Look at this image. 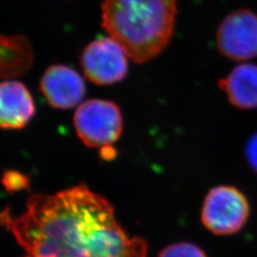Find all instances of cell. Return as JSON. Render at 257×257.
Segmentation results:
<instances>
[{
	"instance_id": "cell-1",
	"label": "cell",
	"mask_w": 257,
	"mask_h": 257,
	"mask_svg": "<svg viewBox=\"0 0 257 257\" xmlns=\"http://www.w3.org/2000/svg\"><path fill=\"white\" fill-rule=\"evenodd\" d=\"M1 222L22 248L39 257H146V242L128 237L108 200L85 185L28 199L18 217Z\"/></svg>"
},
{
	"instance_id": "cell-2",
	"label": "cell",
	"mask_w": 257,
	"mask_h": 257,
	"mask_svg": "<svg viewBox=\"0 0 257 257\" xmlns=\"http://www.w3.org/2000/svg\"><path fill=\"white\" fill-rule=\"evenodd\" d=\"M101 11L102 26L137 63L159 55L173 37L176 0H104Z\"/></svg>"
},
{
	"instance_id": "cell-3",
	"label": "cell",
	"mask_w": 257,
	"mask_h": 257,
	"mask_svg": "<svg viewBox=\"0 0 257 257\" xmlns=\"http://www.w3.org/2000/svg\"><path fill=\"white\" fill-rule=\"evenodd\" d=\"M246 195L232 186L211 189L203 204L201 220L208 230L216 235H231L246 225L249 217Z\"/></svg>"
},
{
	"instance_id": "cell-4",
	"label": "cell",
	"mask_w": 257,
	"mask_h": 257,
	"mask_svg": "<svg viewBox=\"0 0 257 257\" xmlns=\"http://www.w3.org/2000/svg\"><path fill=\"white\" fill-rule=\"evenodd\" d=\"M74 128L83 143L92 148L111 147L122 132L119 108L112 102L92 99L75 111Z\"/></svg>"
},
{
	"instance_id": "cell-5",
	"label": "cell",
	"mask_w": 257,
	"mask_h": 257,
	"mask_svg": "<svg viewBox=\"0 0 257 257\" xmlns=\"http://www.w3.org/2000/svg\"><path fill=\"white\" fill-rule=\"evenodd\" d=\"M127 54L111 37L91 42L81 55V65L86 77L96 85L119 82L128 74Z\"/></svg>"
},
{
	"instance_id": "cell-6",
	"label": "cell",
	"mask_w": 257,
	"mask_h": 257,
	"mask_svg": "<svg viewBox=\"0 0 257 257\" xmlns=\"http://www.w3.org/2000/svg\"><path fill=\"white\" fill-rule=\"evenodd\" d=\"M216 42L222 55L233 60L257 56V17L247 10L229 15L217 31Z\"/></svg>"
},
{
	"instance_id": "cell-7",
	"label": "cell",
	"mask_w": 257,
	"mask_h": 257,
	"mask_svg": "<svg viewBox=\"0 0 257 257\" xmlns=\"http://www.w3.org/2000/svg\"><path fill=\"white\" fill-rule=\"evenodd\" d=\"M40 88L51 106L63 110L77 105L86 92L82 77L64 65L48 68L41 78Z\"/></svg>"
},
{
	"instance_id": "cell-8",
	"label": "cell",
	"mask_w": 257,
	"mask_h": 257,
	"mask_svg": "<svg viewBox=\"0 0 257 257\" xmlns=\"http://www.w3.org/2000/svg\"><path fill=\"white\" fill-rule=\"evenodd\" d=\"M0 125L3 128H23L35 114V104L30 92L22 83L4 81L0 87Z\"/></svg>"
},
{
	"instance_id": "cell-9",
	"label": "cell",
	"mask_w": 257,
	"mask_h": 257,
	"mask_svg": "<svg viewBox=\"0 0 257 257\" xmlns=\"http://www.w3.org/2000/svg\"><path fill=\"white\" fill-rule=\"evenodd\" d=\"M221 90L229 101L241 110L257 108V66L242 64L235 67L219 80Z\"/></svg>"
},
{
	"instance_id": "cell-10",
	"label": "cell",
	"mask_w": 257,
	"mask_h": 257,
	"mask_svg": "<svg viewBox=\"0 0 257 257\" xmlns=\"http://www.w3.org/2000/svg\"><path fill=\"white\" fill-rule=\"evenodd\" d=\"M33 62V51L23 36H1V74L3 78L27 72Z\"/></svg>"
},
{
	"instance_id": "cell-11",
	"label": "cell",
	"mask_w": 257,
	"mask_h": 257,
	"mask_svg": "<svg viewBox=\"0 0 257 257\" xmlns=\"http://www.w3.org/2000/svg\"><path fill=\"white\" fill-rule=\"evenodd\" d=\"M158 257H208L202 248L198 246L181 242L168 246L161 250Z\"/></svg>"
},
{
	"instance_id": "cell-12",
	"label": "cell",
	"mask_w": 257,
	"mask_h": 257,
	"mask_svg": "<svg viewBox=\"0 0 257 257\" xmlns=\"http://www.w3.org/2000/svg\"><path fill=\"white\" fill-rule=\"evenodd\" d=\"M2 182L8 192H18L29 187V178L17 171H7L3 175Z\"/></svg>"
},
{
	"instance_id": "cell-13",
	"label": "cell",
	"mask_w": 257,
	"mask_h": 257,
	"mask_svg": "<svg viewBox=\"0 0 257 257\" xmlns=\"http://www.w3.org/2000/svg\"><path fill=\"white\" fill-rule=\"evenodd\" d=\"M245 153L248 164L257 173V133L248 139Z\"/></svg>"
},
{
	"instance_id": "cell-14",
	"label": "cell",
	"mask_w": 257,
	"mask_h": 257,
	"mask_svg": "<svg viewBox=\"0 0 257 257\" xmlns=\"http://www.w3.org/2000/svg\"><path fill=\"white\" fill-rule=\"evenodd\" d=\"M101 156L106 160H109L114 156V151L111 147L103 148L101 150Z\"/></svg>"
},
{
	"instance_id": "cell-15",
	"label": "cell",
	"mask_w": 257,
	"mask_h": 257,
	"mask_svg": "<svg viewBox=\"0 0 257 257\" xmlns=\"http://www.w3.org/2000/svg\"><path fill=\"white\" fill-rule=\"evenodd\" d=\"M27 257H39V256H35V255H30V256Z\"/></svg>"
}]
</instances>
